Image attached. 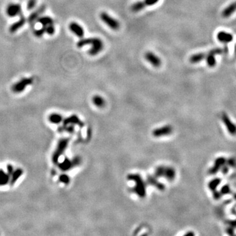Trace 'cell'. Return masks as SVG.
Instances as JSON below:
<instances>
[{
    "mask_svg": "<svg viewBox=\"0 0 236 236\" xmlns=\"http://www.w3.org/2000/svg\"><path fill=\"white\" fill-rule=\"evenodd\" d=\"M7 14L9 17H14L22 13V7L20 4L11 3L7 6L6 9Z\"/></svg>",
    "mask_w": 236,
    "mask_h": 236,
    "instance_id": "cell-5",
    "label": "cell"
},
{
    "mask_svg": "<svg viewBox=\"0 0 236 236\" xmlns=\"http://www.w3.org/2000/svg\"><path fill=\"white\" fill-rule=\"evenodd\" d=\"M230 224L232 226H234L235 227L236 226V220H233V221H231Z\"/></svg>",
    "mask_w": 236,
    "mask_h": 236,
    "instance_id": "cell-26",
    "label": "cell"
},
{
    "mask_svg": "<svg viewBox=\"0 0 236 236\" xmlns=\"http://www.w3.org/2000/svg\"><path fill=\"white\" fill-rule=\"evenodd\" d=\"M45 8L46 7L45 5H41L38 9L37 11H36L34 12V13H31L28 19L29 23L30 24H34V23L36 21H38V18L40 17L41 14L45 11Z\"/></svg>",
    "mask_w": 236,
    "mask_h": 236,
    "instance_id": "cell-10",
    "label": "cell"
},
{
    "mask_svg": "<svg viewBox=\"0 0 236 236\" xmlns=\"http://www.w3.org/2000/svg\"><path fill=\"white\" fill-rule=\"evenodd\" d=\"M26 22V18L24 17V16H22V17L19 19L17 22H15L13 24H11L9 27V32L11 34L15 33L19 29H21L22 27H23L24 24H25Z\"/></svg>",
    "mask_w": 236,
    "mask_h": 236,
    "instance_id": "cell-11",
    "label": "cell"
},
{
    "mask_svg": "<svg viewBox=\"0 0 236 236\" xmlns=\"http://www.w3.org/2000/svg\"><path fill=\"white\" fill-rule=\"evenodd\" d=\"M226 163H227L230 167H235V165H236V161H235V160L234 159H232V158L231 159V158H230V159H228L227 161H226Z\"/></svg>",
    "mask_w": 236,
    "mask_h": 236,
    "instance_id": "cell-24",
    "label": "cell"
},
{
    "mask_svg": "<svg viewBox=\"0 0 236 236\" xmlns=\"http://www.w3.org/2000/svg\"><path fill=\"white\" fill-rule=\"evenodd\" d=\"M38 23H40L42 26H47L48 25H50V24H53V19L49 17V16H40V17L38 18Z\"/></svg>",
    "mask_w": 236,
    "mask_h": 236,
    "instance_id": "cell-16",
    "label": "cell"
},
{
    "mask_svg": "<svg viewBox=\"0 0 236 236\" xmlns=\"http://www.w3.org/2000/svg\"><path fill=\"white\" fill-rule=\"evenodd\" d=\"M49 120L50 122H51L53 123H58L60 121V120H61V117L60 116V115H58V114H53L49 116Z\"/></svg>",
    "mask_w": 236,
    "mask_h": 236,
    "instance_id": "cell-17",
    "label": "cell"
},
{
    "mask_svg": "<svg viewBox=\"0 0 236 236\" xmlns=\"http://www.w3.org/2000/svg\"><path fill=\"white\" fill-rule=\"evenodd\" d=\"M10 182V175L8 172L0 169V186H3Z\"/></svg>",
    "mask_w": 236,
    "mask_h": 236,
    "instance_id": "cell-14",
    "label": "cell"
},
{
    "mask_svg": "<svg viewBox=\"0 0 236 236\" xmlns=\"http://www.w3.org/2000/svg\"><path fill=\"white\" fill-rule=\"evenodd\" d=\"M144 57L146 60L154 67H159L161 64V60L159 57L152 51H148L146 53Z\"/></svg>",
    "mask_w": 236,
    "mask_h": 236,
    "instance_id": "cell-8",
    "label": "cell"
},
{
    "mask_svg": "<svg viewBox=\"0 0 236 236\" xmlns=\"http://www.w3.org/2000/svg\"><path fill=\"white\" fill-rule=\"evenodd\" d=\"M236 11V1L229 5L222 12V16L224 18H228Z\"/></svg>",
    "mask_w": 236,
    "mask_h": 236,
    "instance_id": "cell-13",
    "label": "cell"
},
{
    "mask_svg": "<svg viewBox=\"0 0 236 236\" xmlns=\"http://www.w3.org/2000/svg\"><path fill=\"white\" fill-rule=\"evenodd\" d=\"M45 34V27L43 26L41 28L35 30L34 31V34L36 38H41Z\"/></svg>",
    "mask_w": 236,
    "mask_h": 236,
    "instance_id": "cell-19",
    "label": "cell"
},
{
    "mask_svg": "<svg viewBox=\"0 0 236 236\" xmlns=\"http://www.w3.org/2000/svg\"><path fill=\"white\" fill-rule=\"evenodd\" d=\"M23 171L22 169H16V170H14L13 173L11 174L10 176V182L9 183L11 184H14L15 182L18 181L19 178L23 175Z\"/></svg>",
    "mask_w": 236,
    "mask_h": 236,
    "instance_id": "cell-15",
    "label": "cell"
},
{
    "mask_svg": "<svg viewBox=\"0 0 236 236\" xmlns=\"http://www.w3.org/2000/svg\"><path fill=\"white\" fill-rule=\"evenodd\" d=\"M87 45H92L91 49L89 51V54L91 56L98 55L104 48L103 41L98 38H83L79 40L77 43V46L78 48H81Z\"/></svg>",
    "mask_w": 236,
    "mask_h": 236,
    "instance_id": "cell-1",
    "label": "cell"
},
{
    "mask_svg": "<svg viewBox=\"0 0 236 236\" xmlns=\"http://www.w3.org/2000/svg\"><path fill=\"white\" fill-rule=\"evenodd\" d=\"M233 198H234V199L236 200V193L233 194Z\"/></svg>",
    "mask_w": 236,
    "mask_h": 236,
    "instance_id": "cell-27",
    "label": "cell"
},
{
    "mask_svg": "<svg viewBox=\"0 0 236 236\" xmlns=\"http://www.w3.org/2000/svg\"><path fill=\"white\" fill-rule=\"evenodd\" d=\"M227 159L224 157H219L216 158L215 162H214L213 166L211 168L209 172L211 174H215L222 169L224 165H226Z\"/></svg>",
    "mask_w": 236,
    "mask_h": 236,
    "instance_id": "cell-7",
    "label": "cell"
},
{
    "mask_svg": "<svg viewBox=\"0 0 236 236\" xmlns=\"http://www.w3.org/2000/svg\"><path fill=\"white\" fill-rule=\"evenodd\" d=\"M158 1H159V0H144V1H140V3L142 9H144L146 7L154 5V4L157 3Z\"/></svg>",
    "mask_w": 236,
    "mask_h": 236,
    "instance_id": "cell-18",
    "label": "cell"
},
{
    "mask_svg": "<svg viewBox=\"0 0 236 236\" xmlns=\"http://www.w3.org/2000/svg\"><path fill=\"white\" fill-rule=\"evenodd\" d=\"M37 0H28L27 3V9L28 10H32V9L36 7Z\"/></svg>",
    "mask_w": 236,
    "mask_h": 236,
    "instance_id": "cell-23",
    "label": "cell"
},
{
    "mask_svg": "<svg viewBox=\"0 0 236 236\" xmlns=\"http://www.w3.org/2000/svg\"><path fill=\"white\" fill-rule=\"evenodd\" d=\"M222 120L224 124L225 127L227 129V131H228L231 135L235 136L236 135V125L233 123L232 120H230L229 117L226 114H223L222 116Z\"/></svg>",
    "mask_w": 236,
    "mask_h": 236,
    "instance_id": "cell-4",
    "label": "cell"
},
{
    "mask_svg": "<svg viewBox=\"0 0 236 236\" xmlns=\"http://www.w3.org/2000/svg\"><path fill=\"white\" fill-rule=\"evenodd\" d=\"M222 173L224 174H227V172H228V171H229V168H228V167L227 166V165H224V166L222 167Z\"/></svg>",
    "mask_w": 236,
    "mask_h": 236,
    "instance_id": "cell-25",
    "label": "cell"
},
{
    "mask_svg": "<svg viewBox=\"0 0 236 236\" xmlns=\"http://www.w3.org/2000/svg\"><path fill=\"white\" fill-rule=\"evenodd\" d=\"M217 39L219 41L222 43H230L233 40V36L226 31H221L218 33Z\"/></svg>",
    "mask_w": 236,
    "mask_h": 236,
    "instance_id": "cell-12",
    "label": "cell"
},
{
    "mask_svg": "<svg viewBox=\"0 0 236 236\" xmlns=\"http://www.w3.org/2000/svg\"><path fill=\"white\" fill-rule=\"evenodd\" d=\"M221 181H221L220 179L215 178L209 182V184H208L209 188V189H211V190L213 192V198L215 199H218L221 197V194L220 193V192H218L217 190H216V188H217V187L221 183Z\"/></svg>",
    "mask_w": 236,
    "mask_h": 236,
    "instance_id": "cell-6",
    "label": "cell"
},
{
    "mask_svg": "<svg viewBox=\"0 0 236 236\" xmlns=\"http://www.w3.org/2000/svg\"><path fill=\"white\" fill-rule=\"evenodd\" d=\"M55 32V28L53 24H50L45 26V33H47L49 35H53Z\"/></svg>",
    "mask_w": 236,
    "mask_h": 236,
    "instance_id": "cell-20",
    "label": "cell"
},
{
    "mask_svg": "<svg viewBox=\"0 0 236 236\" xmlns=\"http://www.w3.org/2000/svg\"><path fill=\"white\" fill-rule=\"evenodd\" d=\"M94 103L96 104V106H102L104 104V100L100 96H95L92 99Z\"/></svg>",
    "mask_w": 236,
    "mask_h": 236,
    "instance_id": "cell-22",
    "label": "cell"
},
{
    "mask_svg": "<svg viewBox=\"0 0 236 236\" xmlns=\"http://www.w3.org/2000/svg\"><path fill=\"white\" fill-rule=\"evenodd\" d=\"M100 16H101V20L103 21L108 27L112 29V30H117L120 28V25L118 20H116V19L113 18L112 16H111L108 13H105V12H103V13H101Z\"/></svg>",
    "mask_w": 236,
    "mask_h": 236,
    "instance_id": "cell-3",
    "label": "cell"
},
{
    "mask_svg": "<svg viewBox=\"0 0 236 236\" xmlns=\"http://www.w3.org/2000/svg\"><path fill=\"white\" fill-rule=\"evenodd\" d=\"M34 79L32 77H24L14 83L11 87V90L14 93H21L25 91L26 87L32 85Z\"/></svg>",
    "mask_w": 236,
    "mask_h": 236,
    "instance_id": "cell-2",
    "label": "cell"
},
{
    "mask_svg": "<svg viewBox=\"0 0 236 236\" xmlns=\"http://www.w3.org/2000/svg\"><path fill=\"white\" fill-rule=\"evenodd\" d=\"M69 28L73 34L79 38H82L84 36V30L82 26L78 23L72 22L70 24Z\"/></svg>",
    "mask_w": 236,
    "mask_h": 236,
    "instance_id": "cell-9",
    "label": "cell"
},
{
    "mask_svg": "<svg viewBox=\"0 0 236 236\" xmlns=\"http://www.w3.org/2000/svg\"><path fill=\"white\" fill-rule=\"evenodd\" d=\"M231 192V189H230V187L229 185H224V186H223L222 188L220 189V193L221 195H226V194L230 193Z\"/></svg>",
    "mask_w": 236,
    "mask_h": 236,
    "instance_id": "cell-21",
    "label": "cell"
}]
</instances>
